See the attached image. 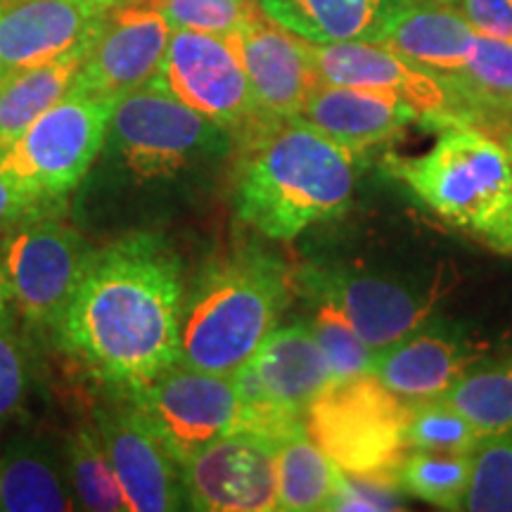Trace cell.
I'll use <instances>...</instances> for the list:
<instances>
[{
	"mask_svg": "<svg viewBox=\"0 0 512 512\" xmlns=\"http://www.w3.org/2000/svg\"><path fill=\"white\" fill-rule=\"evenodd\" d=\"M183 302L169 242L131 233L93 252L55 328L57 347L102 387L136 389L178 363Z\"/></svg>",
	"mask_w": 512,
	"mask_h": 512,
	"instance_id": "1",
	"label": "cell"
},
{
	"mask_svg": "<svg viewBox=\"0 0 512 512\" xmlns=\"http://www.w3.org/2000/svg\"><path fill=\"white\" fill-rule=\"evenodd\" d=\"M249 152L235 185V214L271 240H294L351 207L358 152L302 117L264 121L247 136Z\"/></svg>",
	"mask_w": 512,
	"mask_h": 512,
	"instance_id": "2",
	"label": "cell"
},
{
	"mask_svg": "<svg viewBox=\"0 0 512 512\" xmlns=\"http://www.w3.org/2000/svg\"><path fill=\"white\" fill-rule=\"evenodd\" d=\"M294 294V273L256 245L233 249L202 268L185 294L178 363L233 375L278 328Z\"/></svg>",
	"mask_w": 512,
	"mask_h": 512,
	"instance_id": "3",
	"label": "cell"
},
{
	"mask_svg": "<svg viewBox=\"0 0 512 512\" xmlns=\"http://www.w3.org/2000/svg\"><path fill=\"white\" fill-rule=\"evenodd\" d=\"M387 166L434 216L512 259V157L501 140L451 121L430 150Z\"/></svg>",
	"mask_w": 512,
	"mask_h": 512,
	"instance_id": "4",
	"label": "cell"
},
{
	"mask_svg": "<svg viewBox=\"0 0 512 512\" xmlns=\"http://www.w3.org/2000/svg\"><path fill=\"white\" fill-rule=\"evenodd\" d=\"M408 420L411 401L373 373L332 380L304 415L309 437L339 470L394 479L411 451Z\"/></svg>",
	"mask_w": 512,
	"mask_h": 512,
	"instance_id": "5",
	"label": "cell"
},
{
	"mask_svg": "<svg viewBox=\"0 0 512 512\" xmlns=\"http://www.w3.org/2000/svg\"><path fill=\"white\" fill-rule=\"evenodd\" d=\"M114 150L136 178H169L230 150V131L178 100L159 81H147L114 102Z\"/></svg>",
	"mask_w": 512,
	"mask_h": 512,
	"instance_id": "6",
	"label": "cell"
},
{
	"mask_svg": "<svg viewBox=\"0 0 512 512\" xmlns=\"http://www.w3.org/2000/svg\"><path fill=\"white\" fill-rule=\"evenodd\" d=\"M64 202L36 211L0 238L12 309L31 328L55 332L95 249L64 219Z\"/></svg>",
	"mask_w": 512,
	"mask_h": 512,
	"instance_id": "7",
	"label": "cell"
},
{
	"mask_svg": "<svg viewBox=\"0 0 512 512\" xmlns=\"http://www.w3.org/2000/svg\"><path fill=\"white\" fill-rule=\"evenodd\" d=\"M114 102L69 88L0 157V171L46 202H64L105 147Z\"/></svg>",
	"mask_w": 512,
	"mask_h": 512,
	"instance_id": "8",
	"label": "cell"
},
{
	"mask_svg": "<svg viewBox=\"0 0 512 512\" xmlns=\"http://www.w3.org/2000/svg\"><path fill=\"white\" fill-rule=\"evenodd\" d=\"M126 392L147 427L181 465L216 439L247 430V411L233 375L202 373L174 363Z\"/></svg>",
	"mask_w": 512,
	"mask_h": 512,
	"instance_id": "9",
	"label": "cell"
},
{
	"mask_svg": "<svg viewBox=\"0 0 512 512\" xmlns=\"http://www.w3.org/2000/svg\"><path fill=\"white\" fill-rule=\"evenodd\" d=\"M155 81L230 136L247 138L268 121L256 110L247 72L228 36L174 29Z\"/></svg>",
	"mask_w": 512,
	"mask_h": 512,
	"instance_id": "10",
	"label": "cell"
},
{
	"mask_svg": "<svg viewBox=\"0 0 512 512\" xmlns=\"http://www.w3.org/2000/svg\"><path fill=\"white\" fill-rule=\"evenodd\" d=\"M448 290L446 275H437L427 285L347 268H309L294 275V292L330 299L375 354L427 323Z\"/></svg>",
	"mask_w": 512,
	"mask_h": 512,
	"instance_id": "11",
	"label": "cell"
},
{
	"mask_svg": "<svg viewBox=\"0 0 512 512\" xmlns=\"http://www.w3.org/2000/svg\"><path fill=\"white\" fill-rule=\"evenodd\" d=\"M105 389L102 401L93 406V420L124 491L126 510L166 512L188 508L183 465L147 427L126 389Z\"/></svg>",
	"mask_w": 512,
	"mask_h": 512,
	"instance_id": "12",
	"label": "cell"
},
{
	"mask_svg": "<svg viewBox=\"0 0 512 512\" xmlns=\"http://www.w3.org/2000/svg\"><path fill=\"white\" fill-rule=\"evenodd\" d=\"M188 508L204 512L278 510V441L240 430L183 463Z\"/></svg>",
	"mask_w": 512,
	"mask_h": 512,
	"instance_id": "13",
	"label": "cell"
},
{
	"mask_svg": "<svg viewBox=\"0 0 512 512\" xmlns=\"http://www.w3.org/2000/svg\"><path fill=\"white\" fill-rule=\"evenodd\" d=\"M171 31L145 0H119L95 34L74 88L119 100L145 86L162 67Z\"/></svg>",
	"mask_w": 512,
	"mask_h": 512,
	"instance_id": "14",
	"label": "cell"
},
{
	"mask_svg": "<svg viewBox=\"0 0 512 512\" xmlns=\"http://www.w3.org/2000/svg\"><path fill=\"white\" fill-rule=\"evenodd\" d=\"M119 0L0 3V83L93 41Z\"/></svg>",
	"mask_w": 512,
	"mask_h": 512,
	"instance_id": "15",
	"label": "cell"
},
{
	"mask_svg": "<svg viewBox=\"0 0 512 512\" xmlns=\"http://www.w3.org/2000/svg\"><path fill=\"white\" fill-rule=\"evenodd\" d=\"M486 356V344L465 325L430 318L418 330L375 354L373 373L406 401L444 396Z\"/></svg>",
	"mask_w": 512,
	"mask_h": 512,
	"instance_id": "16",
	"label": "cell"
},
{
	"mask_svg": "<svg viewBox=\"0 0 512 512\" xmlns=\"http://www.w3.org/2000/svg\"><path fill=\"white\" fill-rule=\"evenodd\" d=\"M311 55L323 83L392 93L418 110L425 121L451 124V93L444 79L382 43H311Z\"/></svg>",
	"mask_w": 512,
	"mask_h": 512,
	"instance_id": "17",
	"label": "cell"
},
{
	"mask_svg": "<svg viewBox=\"0 0 512 512\" xmlns=\"http://www.w3.org/2000/svg\"><path fill=\"white\" fill-rule=\"evenodd\" d=\"M245 67L256 110L268 121L299 117L320 86L311 41L259 15L238 34L228 36Z\"/></svg>",
	"mask_w": 512,
	"mask_h": 512,
	"instance_id": "18",
	"label": "cell"
},
{
	"mask_svg": "<svg viewBox=\"0 0 512 512\" xmlns=\"http://www.w3.org/2000/svg\"><path fill=\"white\" fill-rule=\"evenodd\" d=\"M299 117L356 152L389 143L415 121H422L418 110L392 93L335 83H320Z\"/></svg>",
	"mask_w": 512,
	"mask_h": 512,
	"instance_id": "19",
	"label": "cell"
},
{
	"mask_svg": "<svg viewBox=\"0 0 512 512\" xmlns=\"http://www.w3.org/2000/svg\"><path fill=\"white\" fill-rule=\"evenodd\" d=\"M268 396L287 413L304 418L313 401L330 387L332 370L309 323L278 325L249 358Z\"/></svg>",
	"mask_w": 512,
	"mask_h": 512,
	"instance_id": "20",
	"label": "cell"
},
{
	"mask_svg": "<svg viewBox=\"0 0 512 512\" xmlns=\"http://www.w3.org/2000/svg\"><path fill=\"white\" fill-rule=\"evenodd\" d=\"M472 41L475 29L463 12L437 0H411L377 43L392 48L427 72L448 79L463 72Z\"/></svg>",
	"mask_w": 512,
	"mask_h": 512,
	"instance_id": "21",
	"label": "cell"
},
{
	"mask_svg": "<svg viewBox=\"0 0 512 512\" xmlns=\"http://www.w3.org/2000/svg\"><path fill=\"white\" fill-rule=\"evenodd\" d=\"M411 0H259L271 22L311 43L373 41Z\"/></svg>",
	"mask_w": 512,
	"mask_h": 512,
	"instance_id": "22",
	"label": "cell"
},
{
	"mask_svg": "<svg viewBox=\"0 0 512 512\" xmlns=\"http://www.w3.org/2000/svg\"><path fill=\"white\" fill-rule=\"evenodd\" d=\"M451 93V121L489 133L512 131V43L477 34L463 72L444 79Z\"/></svg>",
	"mask_w": 512,
	"mask_h": 512,
	"instance_id": "23",
	"label": "cell"
},
{
	"mask_svg": "<svg viewBox=\"0 0 512 512\" xmlns=\"http://www.w3.org/2000/svg\"><path fill=\"white\" fill-rule=\"evenodd\" d=\"M0 510L67 512L76 510L64 460L43 439H15L0 456Z\"/></svg>",
	"mask_w": 512,
	"mask_h": 512,
	"instance_id": "24",
	"label": "cell"
},
{
	"mask_svg": "<svg viewBox=\"0 0 512 512\" xmlns=\"http://www.w3.org/2000/svg\"><path fill=\"white\" fill-rule=\"evenodd\" d=\"M91 43H81L55 60L24 69L0 83V157L43 112L69 93Z\"/></svg>",
	"mask_w": 512,
	"mask_h": 512,
	"instance_id": "25",
	"label": "cell"
},
{
	"mask_svg": "<svg viewBox=\"0 0 512 512\" xmlns=\"http://www.w3.org/2000/svg\"><path fill=\"white\" fill-rule=\"evenodd\" d=\"M339 477L342 470L325 456L306 430L278 441V510H328Z\"/></svg>",
	"mask_w": 512,
	"mask_h": 512,
	"instance_id": "26",
	"label": "cell"
},
{
	"mask_svg": "<svg viewBox=\"0 0 512 512\" xmlns=\"http://www.w3.org/2000/svg\"><path fill=\"white\" fill-rule=\"evenodd\" d=\"M64 470L79 510L121 512L126 498L102 444L98 425L74 427L64 446Z\"/></svg>",
	"mask_w": 512,
	"mask_h": 512,
	"instance_id": "27",
	"label": "cell"
},
{
	"mask_svg": "<svg viewBox=\"0 0 512 512\" xmlns=\"http://www.w3.org/2000/svg\"><path fill=\"white\" fill-rule=\"evenodd\" d=\"M484 437L512 430V351L489 366L472 368L444 394Z\"/></svg>",
	"mask_w": 512,
	"mask_h": 512,
	"instance_id": "28",
	"label": "cell"
},
{
	"mask_svg": "<svg viewBox=\"0 0 512 512\" xmlns=\"http://www.w3.org/2000/svg\"><path fill=\"white\" fill-rule=\"evenodd\" d=\"M396 479L406 496L441 510H463L472 479V453L408 451Z\"/></svg>",
	"mask_w": 512,
	"mask_h": 512,
	"instance_id": "29",
	"label": "cell"
},
{
	"mask_svg": "<svg viewBox=\"0 0 512 512\" xmlns=\"http://www.w3.org/2000/svg\"><path fill=\"white\" fill-rule=\"evenodd\" d=\"M408 448L437 453H475L486 439L444 396L411 401Z\"/></svg>",
	"mask_w": 512,
	"mask_h": 512,
	"instance_id": "30",
	"label": "cell"
},
{
	"mask_svg": "<svg viewBox=\"0 0 512 512\" xmlns=\"http://www.w3.org/2000/svg\"><path fill=\"white\" fill-rule=\"evenodd\" d=\"M306 297L313 302V318L309 320V328L316 337L320 351L325 354L332 377L347 380V377L370 373L375 363V351L356 335L349 318L330 299L318 297V294H306Z\"/></svg>",
	"mask_w": 512,
	"mask_h": 512,
	"instance_id": "31",
	"label": "cell"
},
{
	"mask_svg": "<svg viewBox=\"0 0 512 512\" xmlns=\"http://www.w3.org/2000/svg\"><path fill=\"white\" fill-rule=\"evenodd\" d=\"M463 510L512 512V430L491 434L472 453V479Z\"/></svg>",
	"mask_w": 512,
	"mask_h": 512,
	"instance_id": "32",
	"label": "cell"
},
{
	"mask_svg": "<svg viewBox=\"0 0 512 512\" xmlns=\"http://www.w3.org/2000/svg\"><path fill=\"white\" fill-rule=\"evenodd\" d=\"M169 22L171 29L233 36L264 15L254 0H145Z\"/></svg>",
	"mask_w": 512,
	"mask_h": 512,
	"instance_id": "33",
	"label": "cell"
},
{
	"mask_svg": "<svg viewBox=\"0 0 512 512\" xmlns=\"http://www.w3.org/2000/svg\"><path fill=\"white\" fill-rule=\"evenodd\" d=\"M31 392V356L15 318L0 320V434L24 411Z\"/></svg>",
	"mask_w": 512,
	"mask_h": 512,
	"instance_id": "34",
	"label": "cell"
},
{
	"mask_svg": "<svg viewBox=\"0 0 512 512\" xmlns=\"http://www.w3.org/2000/svg\"><path fill=\"white\" fill-rule=\"evenodd\" d=\"M406 508V491L394 477L342 472L328 510L337 512H387Z\"/></svg>",
	"mask_w": 512,
	"mask_h": 512,
	"instance_id": "35",
	"label": "cell"
},
{
	"mask_svg": "<svg viewBox=\"0 0 512 512\" xmlns=\"http://www.w3.org/2000/svg\"><path fill=\"white\" fill-rule=\"evenodd\" d=\"M460 12L477 34L512 43V0H460Z\"/></svg>",
	"mask_w": 512,
	"mask_h": 512,
	"instance_id": "36",
	"label": "cell"
},
{
	"mask_svg": "<svg viewBox=\"0 0 512 512\" xmlns=\"http://www.w3.org/2000/svg\"><path fill=\"white\" fill-rule=\"evenodd\" d=\"M50 204L60 202L41 200V197H36L34 192L24 188V185L15 181L10 174L0 171V238H3L8 230L15 228L17 223L29 219L36 211L50 207Z\"/></svg>",
	"mask_w": 512,
	"mask_h": 512,
	"instance_id": "37",
	"label": "cell"
},
{
	"mask_svg": "<svg viewBox=\"0 0 512 512\" xmlns=\"http://www.w3.org/2000/svg\"><path fill=\"white\" fill-rule=\"evenodd\" d=\"M12 313H15V309H12L10 287H8V280H5V275H3V268H0V320L12 316Z\"/></svg>",
	"mask_w": 512,
	"mask_h": 512,
	"instance_id": "38",
	"label": "cell"
},
{
	"mask_svg": "<svg viewBox=\"0 0 512 512\" xmlns=\"http://www.w3.org/2000/svg\"><path fill=\"white\" fill-rule=\"evenodd\" d=\"M503 140H501V143L505 145V147H508V152H510V157H512V131H508V133H503V136H501Z\"/></svg>",
	"mask_w": 512,
	"mask_h": 512,
	"instance_id": "39",
	"label": "cell"
},
{
	"mask_svg": "<svg viewBox=\"0 0 512 512\" xmlns=\"http://www.w3.org/2000/svg\"><path fill=\"white\" fill-rule=\"evenodd\" d=\"M437 3H444V5H453V3H458V0H437Z\"/></svg>",
	"mask_w": 512,
	"mask_h": 512,
	"instance_id": "40",
	"label": "cell"
},
{
	"mask_svg": "<svg viewBox=\"0 0 512 512\" xmlns=\"http://www.w3.org/2000/svg\"><path fill=\"white\" fill-rule=\"evenodd\" d=\"M0 3H5V0H0Z\"/></svg>",
	"mask_w": 512,
	"mask_h": 512,
	"instance_id": "41",
	"label": "cell"
}]
</instances>
